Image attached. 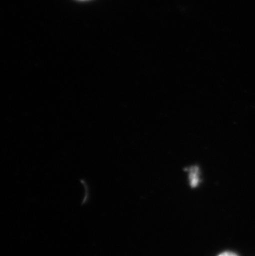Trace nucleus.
Returning <instances> with one entry per match:
<instances>
[{
    "instance_id": "1",
    "label": "nucleus",
    "mask_w": 255,
    "mask_h": 256,
    "mask_svg": "<svg viewBox=\"0 0 255 256\" xmlns=\"http://www.w3.org/2000/svg\"><path fill=\"white\" fill-rule=\"evenodd\" d=\"M188 172H189V180H190V186L192 188H196L200 182L199 168L196 166H193V167L188 168Z\"/></svg>"
},
{
    "instance_id": "2",
    "label": "nucleus",
    "mask_w": 255,
    "mask_h": 256,
    "mask_svg": "<svg viewBox=\"0 0 255 256\" xmlns=\"http://www.w3.org/2000/svg\"><path fill=\"white\" fill-rule=\"evenodd\" d=\"M218 256H238L237 254H234L233 252H224V253H222V254H219Z\"/></svg>"
}]
</instances>
